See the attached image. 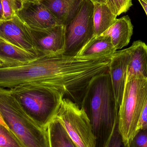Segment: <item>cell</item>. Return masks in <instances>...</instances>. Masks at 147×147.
Returning <instances> with one entry per match:
<instances>
[{
  "instance_id": "obj_1",
  "label": "cell",
  "mask_w": 147,
  "mask_h": 147,
  "mask_svg": "<svg viewBox=\"0 0 147 147\" xmlns=\"http://www.w3.org/2000/svg\"><path fill=\"white\" fill-rule=\"evenodd\" d=\"M80 58L50 54L22 65L0 67V88L30 84L63 93L81 108L87 87L93 78L109 71L112 56Z\"/></svg>"
},
{
  "instance_id": "obj_2",
  "label": "cell",
  "mask_w": 147,
  "mask_h": 147,
  "mask_svg": "<svg viewBox=\"0 0 147 147\" xmlns=\"http://www.w3.org/2000/svg\"><path fill=\"white\" fill-rule=\"evenodd\" d=\"M96 139V147H104L118 119V109L109 70L92 79L81 104Z\"/></svg>"
},
{
  "instance_id": "obj_3",
  "label": "cell",
  "mask_w": 147,
  "mask_h": 147,
  "mask_svg": "<svg viewBox=\"0 0 147 147\" xmlns=\"http://www.w3.org/2000/svg\"><path fill=\"white\" fill-rule=\"evenodd\" d=\"M0 112L9 129L23 147H50L47 129L34 121L9 89L0 88Z\"/></svg>"
},
{
  "instance_id": "obj_4",
  "label": "cell",
  "mask_w": 147,
  "mask_h": 147,
  "mask_svg": "<svg viewBox=\"0 0 147 147\" xmlns=\"http://www.w3.org/2000/svg\"><path fill=\"white\" fill-rule=\"evenodd\" d=\"M25 113L40 127L47 129L64 96L51 89L23 84L9 89Z\"/></svg>"
},
{
  "instance_id": "obj_5",
  "label": "cell",
  "mask_w": 147,
  "mask_h": 147,
  "mask_svg": "<svg viewBox=\"0 0 147 147\" xmlns=\"http://www.w3.org/2000/svg\"><path fill=\"white\" fill-rule=\"evenodd\" d=\"M147 101V79L140 75L127 78L118 111V127L125 143L134 136Z\"/></svg>"
},
{
  "instance_id": "obj_6",
  "label": "cell",
  "mask_w": 147,
  "mask_h": 147,
  "mask_svg": "<svg viewBox=\"0 0 147 147\" xmlns=\"http://www.w3.org/2000/svg\"><path fill=\"white\" fill-rule=\"evenodd\" d=\"M62 123L77 147H96V139L90 120L83 108L63 98L55 117Z\"/></svg>"
},
{
  "instance_id": "obj_7",
  "label": "cell",
  "mask_w": 147,
  "mask_h": 147,
  "mask_svg": "<svg viewBox=\"0 0 147 147\" xmlns=\"http://www.w3.org/2000/svg\"><path fill=\"white\" fill-rule=\"evenodd\" d=\"M94 3L84 0L75 17L65 26V48L63 54L74 57L94 36Z\"/></svg>"
},
{
  "instance_id": "obj_8",
  "label": "cell",
  "mask_w": 147,
  "mask_h": 147,
  "mask_svg": "<svg viewBox=\"0 0 147 147\" xmlns=\"http://www.w3.org/2000/svg\"><path fill=\"white\" fill-rule=\"evenodd\" d=\"M30 30L38 57L63 54L65 43V26L57 25L46 29Z\"/></svg>"
},
{
  "instance_id": "obj_9",
  "label": "cell",
  "mask_w": 147,
  "mask_h": 147,
  "mask_svg": "<svg viewBox=\"0 0 147 147\" xmlns=\"http://www.w3.org/2000/svg\"><path fill=\"white\" fill-rule=\"evenodd\" d=\"M16 13L33 30L46 29L60 25L50 10L39 0H25Z\"/></svg>"
},
{
  "instance_id": "obj_10",
  "label": "cell",
  "mask_w": 147,
  "mask_h": 147,
  "mask_svg": "<svg viewBox=\"0 0 147 147\" xmlns=\"http://www.w3.org/2000/svg\"><path fill=\"white\" fill-rule=\"evenodd\" d=\"M0 38L38 56L34 46L30 28L16 13L9 20L0 19Z\"/></svg>"
},
{
  "instance_id": "obj_11",
  "label": "cell",
  "mask_w": 147,
  "mask_h": 147,
  "mask_svg": "<svg viewBox=\"0 0 147 147\" xmlns=\"http://www.w3.org/2000/svg\"><path fill=\"white\" fill-rule=\"evenodd\" d=\"M130 58V47L117 51L112 56L109 65V72L118 110L122 100Z\"/></svg>"
},
{
  "instance_id": "obj_12",
  "label": "cell",
  "mask_w": 147,
  "mask_h": 147,
  "mask_svg": "<svg viewBox=\"0 0 147 147\" xmlns=\"http://www.w3.org/2000/svg\"><path fill=\"white\" fill-rule=\"evenodd\" d=\"M52 13L60 25L73 19L84 0H39Z\"/></svg>"
},
{
  "instance_id": "obj_13",
  "label": "cell",
  "mask_w": 147,
  "mask_h": 147,
  "mask_svg": "<svg viewBox=\"0 0 147 147\" xmlns=\"http://www.w3.org/2000/svg\"><path fill=\"white\" fill-rule=\"evenodd\" d=\"M117 51L109 36L103 35L94 37L77 53L80 58L98 59L112 56Z\"/></svg>"
},
{
  "instance_id": "obj_14",
  "label": "cell",
  "mask_w": 147,
  "mask_h": 147,
  "mask_svg": "<svg viewBox=\"0 0 147 147\" xmlns=\"http://www.w3.org/2000/svg\"><path fill=\"white\" fill-rule=\"evenodd\" d=\"M38 56L18 47L0 38V59L3 67L22 65L37 58Z\"/></svg>"
},
{
  "instance_id": "obj_15",
  "label": "cell",
  "mask_w": 147,
  "mask_h": 147,
  "mask_svg": "<svg viewBox=\"0 0 147 147\" xmlns=\"http://www.w3.org/2000/svg\"><path fill=\"white\" fill-rule=\"evenodd\" d=\"M133 33V26L128 16L117 19L115 23L103 35L110 37L116 50L123 48L128 45Z\"/></svg>"
},
{
  "instance_id": "obj_16",
  "label": "cell",
  "mask_w": 147,
  "mask_h": 147,
  "mask_svg": "<svg viewBox=\"0 0 147 147\" xmlns=\"http://www.w3.org/2000/svg\"><path fill=\"white\" fill-rule=\"evenodd\" d=\"M130 61L127 67V78L140 75L147 79V45L141 40L130 47Z\"/></svg>"
},
{
  "instance_id": "obj_17",
  "label": "cell",
  "mask_w": 147,
  "mask_h": 147,
  "mask_svg": "<svg viewBox=\"0 0 147 147\" xmlns=\"http://www.w3.org/2000/svg\"><path fill=\"white\" fill-rule=\"evenodd\" d=\"M117 16L107 4L94 3L93 14L94 37L101 35L108 30L116 20Z\"/></svg>"
},
{
  "instance_id": "obj_18",
  "label": "cell",
  "mask_w": 147,
  "mask_h": 147,
  "mask_svg": "<svg viewBox=\"0 0 147 147\" xmlns=\"http://www.w3.org/2000/svg\"><path fill=\"white\" fill-rule=\"evenodd\" d=\"M47 129L50 147H77L57 118L54 117Z\"/></svg>"
},
{
  "instance_id": "obj_19",
  "label": "cell",
  "mask_w": 147,
  "mask_h": 147,
  "mask_svg": "<svg viewBox=\"0 0 147 147\" xmlns=\"http://www.w3.org/2000/svg\"><path fill=\"white\" fill-rule=\"evenodd\" d=\"M0 147H23L13 134L1 123Z\"/></svg>"
},
{
  "instance_id": "obj_20",
  "label": "cell",
  "mask_w": 147,
  "mask_h": 147,
  "mask_svg": "<svg viewBox=\"0 0 147 147\" xmlns=\"http://www.w3.org/2000/svg\"><path fill=\"white\" fill-rule=\"evenodd\" d=\"M106 3L112 13L117 16L128 11L133 5L132 0H106Z\"/></svg>"
},
{
  "instance_id": "obj_21",
  "label": "cell",
  "mask_w": 147,
  "mask_h": 147,
  "mask_svg": "<svg viewBox=\"0 0 147 147\" xmlns=\"http://www.w3.org/2000/svg\"><path fill=\"white\" fill-rule=\"evenodd\" d=\"M104 147H128V143H125L119 131L118 119L111 135Z\"/></svg>"
},
{
  "instance_id": "obj_22",
  "label": "cell",
  "mask_w": 147,
  "mask_h": 147,
  "mask_svg": "<svg viewBox=\"0 0 147 147\" xmlns=\"http://www.w3.org/2000/svg\"><path fill=\"white\" fill-rule=\"evenodd\" d=\"M127 143L128 147H147V129H138Z\"/></svg>"
},
{
  "instance_id": "obj_23",
  "label": "cell",
  "mask_w": 147,
  "mask_h": 147,
  "mask_svg": "<svg viewBox=\"0 0 147 147\" xmlns=\"http://www.w3.org/2000/svg\"><path fill=\"white\" fill-rule=\"evenodd\" d=\"M2 8V15L1 20H8L11 19L16 13L11 0H0Z\"/></svg>"
},
{
  "instance_id": "obj_24",
  "label": "cell",
  "mask_w": 147,
  "mask_h": 147,
  "mask_svg": "<svg viewBox=\"0 0 147 147\" xmlns=\"http://www.w3.org/2000/svg\"><path fill=\"white\" fill-rule=\"evenodd\" d=\"M141 129H147V101L142 111L137 130Z\"/></svg>"
},
{
  "instance_id": "obj_25",
  "label": "cell",
  "mask_w": 147,
  "mask_h": 147,
  "mask_svg": "<svg viewBox=\"0 0 147 147\" xmlns=\"http://www.w3.org/2000/svg\"><path fill=\"white\" fill-rule=\"evenodd\" d=\"M16 11L21 6L25 0H11Z\"/></svg>"
},
{
  "instance_id": "obj_26",
  "label": "cell",
  "mask_w": 147,
  "mask_h": 147,
  "mask_svg": "<svg viewBox=\"0 0 147 147\" xmlns=\"http://www.w3.org/2000/svg\"><path fill=\"white\" fill-rule=\"evenodd\" d=\"M140 1V3L142 6V7L144 9V10L146 12V14L147 16V2L144 1L142 0H138Z\"/></svg>"
},
{
  "instance_id": "obj_27",
  "label": "cell",
  "mask_w": 147,
  "mask_h": 147,
  "mask_svg": "<svg viewBox=\"0 0 147 147\" xmlns=\"http://www.w3.org/2000/svg\"><path fill=\"white\" fill-rule=\"evenodd\" d=\"M93 3H106V0H90Z\"/></svg>"
},
{
  "instance_id": "obj_28",
  "label": "cell",
  "mask_w": 147,
  "mask_h": 147,
  "mask_svg": "<svg viewBox=\"0 0 147 147\" xmlns=\"http://www.w3.org/2000/svg\"><path fill=\"white\" fill-rule=\"evenodd\" d=\"M0 123H1V124H2L3 125L5 126V127H7V125H6V123H5L4 121H3V119L1 115V112H0Z\"/></svg>"
},
{
  "instance_id": "obj_29",
  "label": "cell",
  "mask_w": 147,
  "mask_h": 147,
  "mask_svg": "<svg viewBox=\"0 0 147 147\" xmlns=\"http://www.w3.org/2000/svg\"><path fill=\"white\" fill-rule=\"evenodd\" d=\"M2 15V8L1 3L0 1V19L1 18Z\"/></svg>"
},
{
  "instance_id": "obj_30",
  "label": "cell",
  "mask_w": 147,
  "mask_h": 147,
  "mask_svg": "<svg viewBox=\"0 0 147 147\" xmlns=\"http://www.w3.org/2000/svg\"><path fill=\"white\" fill-rule=\"evenodd\" d=\"M3 66V61L0 59V67Z\"/></svg>"
},
{
  "instance_id": "obj_31",
  "label": "cell",
  "mask_w": 147,
  "mask_h": 147,
  "mask_svg": "<svg viewBox=\"0 0 147 147\" xmlns=\"http://www.w3.org/2000/svg\"><path fill=\"white\" fill-rule=\"evenodd\" d=\"M142 1H144L146 2H147V0H142Z\"/></svg>"
}]
</instances>
